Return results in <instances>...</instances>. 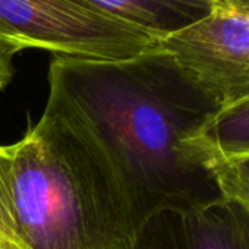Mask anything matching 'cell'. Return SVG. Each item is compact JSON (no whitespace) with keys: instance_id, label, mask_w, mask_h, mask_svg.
I'll return each mask as SVG.
<instances>
[{"instance_id":"cell-8","label":"cell","mask_w":249,"mask_h":249,"mask_svg":"<svg viewBox=\"0 0 249 249\" xmlns=\"http://www.w3.org/2000/svg\"><path fill=\"white\" fill-rule=\"evenodd\" d=\"M220 196L249 211V154L213 159L204 163Z\"/></svg>"},{"instance_id":"cell-4","label":"cell","mask_w":249,"mask_h":249,"mask_svg":"<svg viewBox=\"0 0 249 249\" xmlns=\"http://www.w3.org/2000/svg\"><path fill=\"white\" fill-rule=\"evenodd\" d=\"M160 47L217 108L249 101V0H211Z\"/></svg>"},{"instance_id":"cell-6","label":"cell","mask_w":249,"mask_h":249,"mask_svg":"<svg viewBox=\"0 0 249 249\" xmlns=\"http://www.w3.org/2000/svg\"><path fill=\"white\" fill-rule=\"evenodd\" d=\"M145 31L159 41L202 18L211 0H69Z\"/></svg>"},{"instance_id":"cell-9","label":"cell","mask_w":249,"mask_h":249,"mask_svg":"<svg viewBox=\"0 0 249 249\" xmlns=\"http://www.w3.org/2000/svg\"><path fill=\"white\" fill-rule=\"evenodd\" d=\"M0 249H28L15 207L11 145H0Z\"/></svg>"},{"instance_id":"cell-7","label":"cell","mask_w":249,"mask_h":249,"mask_svg":"<svg viewBox=\"0 0 249 249\" xmlns=\"http://www.w3.org/2000/svg\"><path fill=\"white\" fill-rule=\"evenodd\" d=\"M186 147L202 167L213 159L249 154V101L215 108L188 138Z\"/></svg>"},{"instance_id":"cell-3","label":"cell","mask_w":249,"mask_h":249,"mask_svg":"<svg viewBox=\"0 0 249 249\" xmlns=\"http://www.w3.org/2000/svg\"><path fill=\"white\" fill-rule=\"evenodd\" d=\"M0 38L92 60L131 59L160 47L145 31L69 0H0Z\"/></svg>"},{"instance_id":"cell-1","label":"cell","mask_w":249,"mask_h":249,"mask_svg":"<svg viewBox=\"0 0 249 249\" xmlns=\"http://www.w3.org/2000/svg\"><path fill=\"white\" fill-rule=\"evenodd\" d=\"M46 107L100 151L137 230L160 210L218 195L186 147L217 107L161 47L123 60L53 56Z\"/></svg>"},{"instance_id":"cell-2","label":"cell","mask_w":249,"mask_h":249,"mask_svg":"<svg viewBox=\"0 0 249 249\" xmlns=\"http://www.w3.org/2000/svg\"><path fill=\"white\" fill-rule=\"evenodd\" d=\"M12 186L28 249H132L137 227L119 183L88 137L44 108L11 145Z\"/></svg>"},{"instance_id":"cell-10","label":"cell","mask_w":249,"mask_h":249,"mask_svg":"<svg viewBox=\"0 0 249 249\" xmlns=\"http://www.w3.org/2000/svg\"><path fill=\"white\" fill-rule=\"evenodd\" d=\"M24 47L15 41L0 38V91H2L14 76V59Z\"/></svg>"},{"instance_id":"cell-5","label":"cell","mask_w":249,"mask_h":249,"mask_svg":"<svg viewBox=\"0 0 249 249\" xmlns=\"http://www.w3.org/2000/svg\"><path fill=\"white\" fill-rule=\"evenodd\" d=\"M132 249H249V211L220 195L169 207L138 227Z\"/></svg>"}]
</instances>
